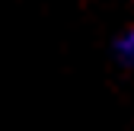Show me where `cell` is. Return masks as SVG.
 I'll return each instance as SVG.
<instances>
[{
    "mask_svg": "<svg viewBox=\"0 0 134 131\" xmlns=\"http://www.w3.org/2000/svg\"><path fill=\"white\" fill-rule=\"evenodd\" d=\"M112 51H115V58H118L121 67H134V23H131V26H125L118 35H115Z\"/></svg>",
    "mask_w": 134,
    "mask_h": 131,
    "instance_id": "cell-1",
    "label": "cell"
}]
</instances>
